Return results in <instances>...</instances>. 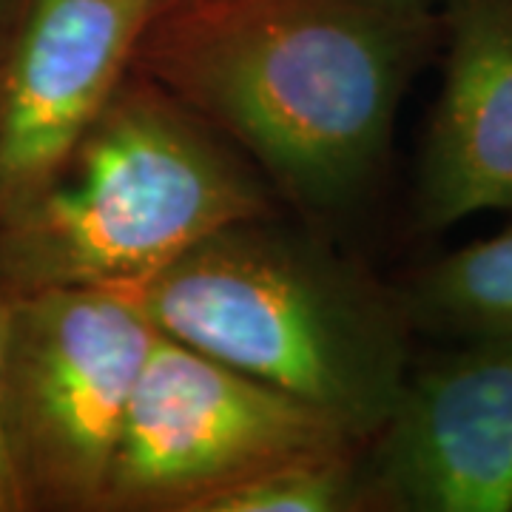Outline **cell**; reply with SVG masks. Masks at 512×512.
Returning <instances> with one entry per match:
<instances>
[{
	"mask_svg": "<svg viewBox=\"0 0 512 512\" xmlns=\"http://www.w3.org/2000/svg\"><path fill=\"white\" fill-rule=\"evenodd\" d=\"M3 6H6V0H0V9H3Z\"/></svg>",
	"mask_w": 512,
	"mask_h": 512,
	"instance_id": "12",
	"label": "cell"
},
{
	"mask_svg": "<svg viewBox=\"0 0 512 512\" xmlns=\"http://www.w3.org/2000/svg\"><path fill=\"white\" fill-rule=\"evenodd\" d=\"M402 302L421 328L461 339L512 333V228L430 262Z\"/></svg>",
	"mask_w": 512,
	"mask_h": 512,
	"instance_id": "9",
	"label": "cell"
},
{
	"mask_svg": "<svg viewBox=\"0 0 512 512\" xmlns=\"http://www.w3.org/2000/svg\"><path fill=\"white\" fill-rule=\"evenodd\" d=\"M3 328H6V293L0 291V512H26L12 456L6 447V430H3Z\"/></svg>",
	"mask_w": 512,
	"mask_h": 512,
	"instance_id": "11",
	"label": "cell"
},
{
	"mask_svg": "<svg viewBox=\"0 0 512 512\" xmlns=\"http://www.w3.org/2000/svg\"><path fill=\"white\" fill-rule=\"evenodd\" d=\"M464 342L407 373L365 444L367 510H512V333Z\"/></svg>",
	"mask_w": 512,
	"mask_h": 512,
	"instance_id": "6",
	"label": "cell"
},
{
	"mask_svg": "<svg viewBox=\"0 0 512 512\" xmlns=\"http://www.w3.org/2000/svg\"><path fill=\"white\" fill-rule=\"evenodd\" d=\"M439 37L436 0H157L131 72L299 211L330 217L382 174L404 92Z\"/></svg>",
	"mask_w": 512,
	"mask_h": 512,
	"instance_id": "1",
	"label": "cell"
},
{
	"mask_svg": "<svg viewBox=\"0 0 512 512\" xmlns=\"http://www.w3.org/2000/svg\"><path fill=\"white\" fill-rule=\"evenodd\" d=\"M274 214L251 160L128 72L49 185L0 222V291L134 285L228 225Z\"/></svg>",
	"mask_w": 512,
	"mask_h": 512,
	"instance_id": "3",
	"label": "cell"
},
{
	"mask_svg": "<svg viewBox=\"0 0 512 512\" xmlns=\"http://www.w3.org/2000/svg\"><path fill=\"white\" fill-rule=\"evenodd\" d=\"M160 330L114 285L6 296L3 430L26 512H103L114 450Z\"/></svg>",
	"mask_w": 512,
	"mask_h": 512,
	"instance_id": "4",
	"label": "cell"
},
{
	"mask_svg": "<svg viewBox=\"0 0 512 512\" xmlns=\"http://www.w3.org/2000/svg\"><path fill=\"white\" fill-rule=\"evenodd\" d=\"M157 0H6L0 9V222L49 185L131 72Z\"/></svg>",
	"mask_w": 512,
	"mask_h": 512,
	"instance_id": "7",
	"label": "cell"
},
{
	"mask_svg": "<svg viewBox=\"0 0 512 512\" xmlns=\"http://www.w3.org/2000/svg\"><path fill=\"white\" fill-rule=\"evenodd\" d=\"M362 450L282 461L202 498L191 512H353L367 510Z\"/></svg>",
	"mask_w": 512,
	"mask_h": 512,
	"instance_id": "10",
	"label": "cell"
},
{
	"mask_svg": "<svg viewBox=\"0 0 512 512\" xmlns=\"http://www.w3.org/2000/svg\"><path fill=\"white\" fill-rule=\"evenodd\" d=\"M365 447L348 424L160 333L128 404L103 512H191L282 461Z\"/></svg>",
	"mask_w": 512,
	"mask_h": 512,
	"instance_id": "5",
	"label": "cell"
},
{
	"mask_svg": "<svg viewBox=\"0 0 512 512\" xmlns=\"http://www.w3.org/2000/svg\"><path fill=\"white\" fill-rule=\"evenodd\" d=\"M123 291L160 333L325 410L365 444L410 373L402 296L274 214L222 228Z\"/></svg>",
	"mask_w": 512,
	"mask_h": 512,
	"instance_id": "2",
	"label": "cell"
},
{
	"mask_svg": "<svg viewBox=\"0 0 512 512\" xmlns=\"http://www.w3.org/2000/svg\"><path fill=\"white\" fill-rule=\"evenodd\" d=\"M444 77L419 160L416 222L512 211V0H441Z\"/></svg>",
	"mask_w": 512,
	"mask_h": 512,
	"instance_id": "8",
	"label": "cell"
}]
</instances>
